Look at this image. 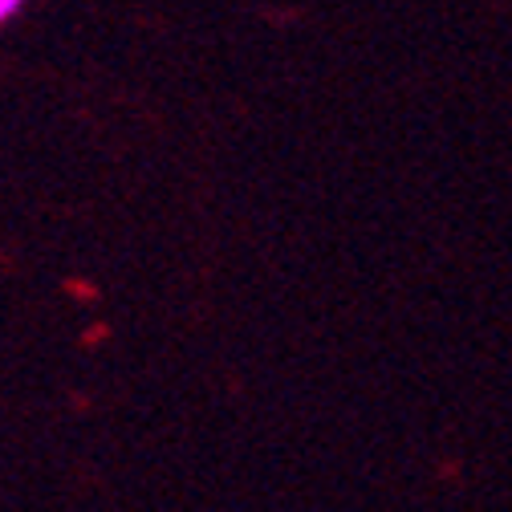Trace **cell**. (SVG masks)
<instances>
[{
    "label": "cell",
    "instance_id": "6da1fadb",
    "mask_svg": "<svg viewBox=\"0 0 512 512\" xmlns=\"http://www.w3.org/2000/svg\"><path fill=\"white\" fill-rule=\"evenodd\" d=\"M21 5H25V0H0V25H5V21H9V17L21 9Z\"/></svg>",
    "mask_w": 512,
    "mask_h": 512
}]
</instances>
